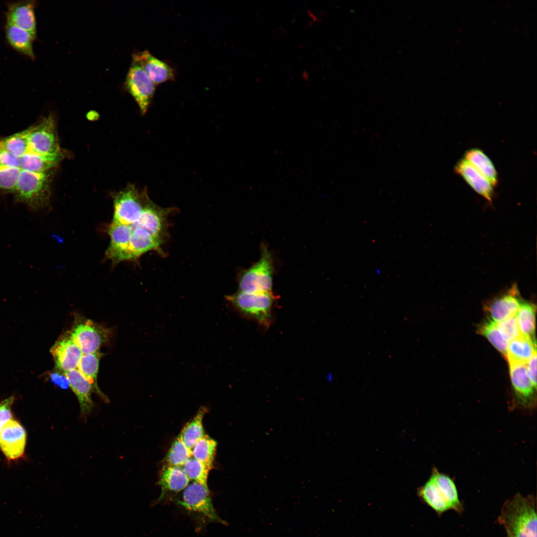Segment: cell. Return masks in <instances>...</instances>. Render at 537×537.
<instances>
[{
	"mask_svg": "<svg viewBox=\"0 0 537 537\" xmlns=\"http://www.w3.org/2000/svg\"><path fill=\"white\" fill-rule=\"evenodd\" d=\"M29 127L0 139V150L20 158L29 151Z\"/></svg>",
	"mask_w": 537,
	"mask_h": 537,
	"instance_id": "obj_29",
	"label": "cell"
},
{
	"mask_svg": "<svg viewBox=\"0 0 537 537\" xmlns=\"http://www.w3.org/2000/svg\"><path fill=\"white\" fill-rule=\"evenodd\" d=\"M479 331L496 349L506 357L508 342L502 336L495 322L491 320L486 321L481 326Z\"/></svg>",
	"mask_w": 537,
	"mask_h": 537,
	"instance_id": "obj_35",
	"label": "cell"
},
{
	"mask_svg": "<svg viewBox=\"0 0 537 537\" xmlns=\"http://www.w3.org/2000/svg\"><path fill=\"white\" fill-rule=\"evenodd\" d=\"M110 242L105 256L113 263L125 261L132 233L131 225L111 222L108 229Z\"/></svg>",
	"mask_w": 537,
	"mask_h": 537,
	"instance_id": "obj_17",
	"label": "cell"
},
{
	"mask_svg": "<svg viewBox=\"0 0 537 537\" xmlns=\"http://www.w3.org/2000/svg\"><path fill=\"white\" fill-rule=\"evenodd\" d=\"M527 363L529 377L533 385L537 388V352L534 353Z\"/></svg>",
	"mask_w": 537,
	"mask_h": 537,
	"instance_id": "obj_41",
	"label": "cell"
},
{
	"mask_svg": "<svg viewBox=\"0 0 537 537\" xmlns=\"http://www.w3.org/2000/svg\"><path fill=\"white\" fill-rule=\"evenodd\" d=\"M125 86L138 104L141 113L144 115L155 94L156 85L139 62L133 58L126 78Z\"/></svg>",
	"mask_w": 537,
	"mask_h": 537,
	"instance_id": "obj_7",
	"label": "cell"
},
{
	"mask_svg": "<svg viewBox=\"0 0 537 537\" xmlns=\"http://www.w3.org/2000/svg\"><path fill=\"white\" fill-rule=\"evenodd\" d=\"M35 0H20L8 2L5 17L6 23L16 25L37 36V24L35 13Z\"/></svg>",
	"mask_w": 537,
	"mask_h": 537,
	"instance_id": "obj_12",
	"label": "cell"
},
{
	"mask_svg": "<svg viewBox=\"0 0 537 537\" xmlns=\"http://www.w3.org/2000/svg\"><path fill=\"white\" fill-rule=\"evenodd\" d=\"M20 171L19 168L0 167V189L13 192Z\"/></svg>",
	"mask_w": 537,
	"mask_h": 537,
	"instance_id": "obj_36",
	"label": "cell"
},
{
	"mask_svg": "<svg viewBox=\"0 0 537 537\" xmlns=\"http://www.w3.org/2000/svg\"><path fill=\"white\" fill-rule=\"evenodd\" d=\"M301 76L302 80H303L305 81H307L310 79V74L306 71H302Z\"/></svg>",
	"mask_w": 537,
	"mask_h": 537,
	"instance_id": "obj_43",
	"label": "cell"
},
{
	"mask_svg": "<svg viewBox=\"0 0 537 537\" xmlns=\"http://www.w3.org/2000/svg\"><path fill=\"white\" fill-rule=\"evenodd\" d=\"M171 209L159 207L148 197L140 219L131 226L141 227L154 237L162 241L165 232L166 217Z\"/></svg>",
	"mask_w": 537,
	"mask_h": 537,
	"instance_id": "obj_15",
	"label": "cell"
},
{
	"mask_svg": "<svg viewBox=\"0 0 537 537\" xmlns=\"http://www.w3.org/2000/svg\"><path fill=\"white\" fill-rule=\"evenodd\" d=\"M189 480L182 468L167 464L162 469L159 483L162 492L166 490L179 492L188 486Z\"/></svg>",
	"mask_w": 537,
	"mask_h": 537,
	"instance_id": "obj_26",
	"label": "cell"
},
{
	"mask_svg": "<svg viewBox=\"0 0 537 537\" xmlns=\"http://www.w3.org/2000/svg\"><path fill=\"white\" fill-rule=\"evenodd\" d=\"M454 171L475 192L492 202L494 186L466 160L464 158L460 160L456 164Z\"/></svg>",
	"mask_w": 537,
	"mask_h": 537,
	"instance_id": "obj_18",
	"label": "cell"
},
{
	"mask_svg": "<svg viewBox=\"0 0 537 537\" xmlns=\"http://www.w3.org/2000/svg\"><path fill=\"white\" fill-rule=\"evenodd\" d=\"M29 128V151L55 154L63 150L60 147L56 120L52 114L43 117Z\"/></svg>",
	"mask_w": 537,
	"mask_h": 537,
	"instance_id": "obj_6",
	"label": "cell"
},
{
	"mask_svg": "<svg viewBox=\"0 0 537 537\" xmlns=\"http://www.w3.org/2000/svg\"><path fill=\"white\" fill-rule=\"evenodd\" d=\"M100 354L98 351L83 355L77 369L91 385L93 392L97 394L104 402H108V397L102 392L97 384Z\"/></svg>",
	"mask_w": 537,
	"mask_h": 537,
	"instance_id": "obj_25",
	"label": "cell"
},
{
	"mask_svg": "<svg viewBox=\"0 0 537 537\" xmlns=\"http://www.w3.org/2000/svg\"><path fill=\"white\" fill-rule=\"evenodd\" d=\"M522 301L517 285L513 284L507 291L490 302L488 311L491 320L499 322L515 316Z\"/></svg>",
	"mask_w": 537,
	"mask_h": 537,
	"instance_id": "obj_14",
	"label": "cell"
},
{
	"mask_svg": "<svg viewBox=\"0 0 537 537\" xmlns=\"http://www.w3.org/2000/svg\"><path fill=\"white\" fill-rule=\"evenodd\" d=\"M272 258L268 247L262 244L259 260L241 274L240 291L247 293L271 292L273 267Z\"/></svg>",
	"mask_w": 537,
	"mask_h": 537,
	"instance_id": "obj_5",
	"label": "cell"
},
{
	"mask_svg": "<svg viewBox=\"0 0 537 537\" xmlns=\"http://www.w3.org/2000/svg\"><path fill=\"white\" fill-rule=\"evenodd\" d=\"M431 476L450 509L461 510V505L453 480L447 475L439 472L436 468L433 469Z\"/></svg>",
	"mask_w": 537,
	"mask_h": 537,
	"instance_id": "obj_27",
	"label": "cell"
},
{
	"mask_svg": "<svg viewBox=\"0 0 537 537\" xmlns=\"http://www.w3.org/2000/svg\"><path fill=\"white\" fill-rule=\"evenodd\" d=\"M418 494L427 505L438 513H442L450 509L432 476L418 489Z\"/></svg>",
	"mask_w": 537,
	"mask_h": 537,
	"instance_id": "obj_28",
	"label": "cell"
},
{
	"mask_svg": "<svg viewBox=\"0 0 537 537\" xmlns=\"http://www.w3.org/2000/svg\"><path fill=\"white\" fill-rule=\"evenodd\" d=\"M192 456V450L185 446L179 435L172 444L166 460L167 465L181 467Z\"/></svg>",
	"mask_w": 537,
	"mask_h": 537,
	"instance_id": "obj_33",
	"label": "cell"
},
{
	"mask_svg": "<svg viewBox=\"0 0 537 537\" xmlns=\"http://www.w3.org/2000/svg\"><path fill=\"white\" fill-rule=\"evenodd\" d=\"M49 378L51 382L63 389L70 387L69 380L64 372L56 370L49 374Z\"/></svg>",
	"mask_w": 537,
	"mask_h": 537,
	"instance_id": "obj_40",
	"label": "cell"
},
{
	"mask_svg": "<svg viewBox=\"0 0 537 537\" xmlns=\"http://www.w3.org/2000/svg\"><path fill=\"white\" fill-rule=\"evenodd\" d=\"M511 379L519 407L532 410L536 406V388L529 377L526 364L509 363Z\"/></svg>",
	"mask_w": 537,
	"mask_h": 537,
	"instance_id": "obj_9",
	"label": "cell"
},
{
	"mask_svg": "<svg viewBox=\"0 0 537 537\" xmlns=\"http://www.w3.org/2000/svg\"><path fill=\"white\" fill-rule=\"evenodd\" d=\"M4 35L8 45L16 52L34 60L33 43L35 38L28 31L9 23H5Z\"/></svg>",
	"mask_w": 537,
	"mask_h": 537,
	"instance_id": "obj_22",
	"label": "cell"
},
{
	"mask_svg": "<svg viewBox=\"0 0 537 537\" xmlns=\"http://www.w3.org/2000/svg\"><path fill=\"white\" fill-rule=\"evenodd\" d=\"M535 310L533 303L523 300L515 315L521 334L532 338L535 328Z\"/></svg>",
	"mask_w": 537,
	"mask_h": 537,
	"instance_id": "obj_32",
	"label": "cell"
},
{
	"mask_svg": "<svg viewBox=\"0 0 537 537\" xmlns=\"http://www.w3.org/2000/svg\"><path fill=\"white\" fill-rule=\"evenodd\" d=\"M14 397L11 396L0 401V433L4 425L12 419V406Z\"/></svg>",
	"mask_w": 537,
	"mask_h": 537,
	"instance_id": "obj_38",
	"label": "cell"
},
{
	"mask_svg": "<svg viewBox=\"0 0 537 537\" xmlns=\"http://www.w3.org/2000/svg\"><path fill=\"white\" fill-rule=\"evenodd\" d=\"M182 469L189 479L207 486L208 475L210 470L202 462L192 456L184 463Z\"/></svg>",
	"mask_w": 537,
	"mask_h": 537,
	"instance_id": "obj_34",
	"label": "cell"
},
{
	"mask_svg": "<svg viewBox=\"0 0 537 537\" xmlns=\"http://www.w3.org/2000/svg\"><path fill=\"white\" fill-rule=\"evenodd\" d=\"M227 299L243 315L253 319L265 327L269 326L275 299L272 292L247 293L239 291L227 296Z\"/></svg>",
	"mask_w": 537,
	"mask_h": 537,
	"instance_id": "obj_3",
	"label": "cell"
},
{
	"mask_svg": "<svg viewBox=\"0 0 537 537\" xmlns=\"http://www.w3.org/2000/svg\"><path fill=\"white\" fill-rule=\"evenodd\" d=\"M53 170L34 173L21 170L13 191L16 201L33 211L47 206L51 194Z\"/></svg>",
	"mask_w": 537,
	"mask_h": 537,
	"instance_id": "obj_2",
	"label": "cell"
},
{
	"mask_svg": "<svg viewBox=\"0 0 537 537\" xmlns=\"http://www.w3.org/2000/svg\"><path fill=\"white\" fill-rule=\"evenodd\" d=\"M149 197L146 190H140L128 184L113 196L114 213L112 221L131 225L140 218L146 201Z\"/></svg>",
	"mask_w": 537,
	"mask_h": 537,
	"instance_id": "obj_4",
	"label": "cell"
},
{
	"mask_svg": "<svg viewBox=\"0 0 537 537\" xmlns=\"http://www.w3.org/2000/svg\"><path fill=\"white\" fill-rule=\"evenodd\" d=\"M66 155L64 150L55 154H40L29 151L20 158V168L34 173L46 172L55 168Z\"/></svg>",
	"mask_w": 537,
	"mask_h": 537,
	"instance_id": "obj_20",
	"label": "cell"
},
{
	"mask_svg": "<svg viewBox=\"0 0 537 537\" xmlns=\"http://www.w3.org/2000/svg\"><path fill=\"white\" fill-rule=\"evenodd\" d=\"M132 58L137 60L150 80L156 86L175 80V72L167 63L158 59L148 50L135 53Z\"/></svg>",
	"mask_w": 537,
	"mask_h": 537,
	"instance_id": "obj_16",
	"label": "cell"
},
{
	"mask_svg": "<svg viewBox=\"0 0 537 537\" xmlns=\"http://www.w3.org/2000/svg\"><path fill=\"white\" fill-rule=\"evenodd\" d=\"M495 323L502 336L508 342L522 335L515 316L503 321L495 322Z\"/></svg>",
	"mask_w": 537,
	"mask_h": 537,
	"instance_id": "obj_37",
	"label": "cell"
},
{
	"mask_svg": "<svg viewBox=\"0 0 537 537\" xmlns=\"http://www.w3.org/2000/svg\"><path fill=\"white\" fill-rule=\"evenodd\" d=\"M307 14L309 18L310 24H315L319 22L320 19L319 16L311 10H307Z\"/></svg>",
	"mask_w": 537,
	"mask_h": 537,
	"instance_id": "obj_42",
	"label": "cell"
},
{
	"mask_svg": "<svg viewBox=\"0 0 537 537\" xmlns=\"http://www.w3.org/2000/svg\"><path fill=\"white\" fill-rule=\"evenodd\" d=\"M109 334L107 329L90 320L78 319L69 335L84 355L98 351Z\"/></svg>",
	"mask_w": 537,
	"mask_h": 537,
	"instance_id": "obj_8",
	"label": "cell"
},
{
	"mask_svg": "<svg viewBox=\"0 0 537 537\" xmlns=\"http://www.w3.org/2000/svg\"><path fill=\"white\" fill-rule=\"evenodd\" d=\"M464 159L486 178L494 186L499 182L497 170L491 159L481 149L471 148L465 152Z\"/></svg>",
	"mask_w": 537,
	"mask_h": 537,
	"instance_id": "obj_24",
	"label": "cell"
},
{
	"mask_svg": "<svg viewBox=\"0 0 537 537\" xmlns=\"http://www.w3.org/2000/svg\"><path fill=\"white\" fill-rule=\"evenodd\" d=\"M180 503L186 509L198 512L219 523L223 521L213 507L207 486L193 482L184 489Z\"/></svg>",
	"mask_w": 537,
	"mask_h": 537,
	"instance_id": "obj_10",
	"label": "cell"
},
{
	"mask_svg": "<svg viewBox=\"0 0 537 537\" xmlns=\"http://www.w3.org/2000/svg\"><path fill=\"white\" fill-rule=\"evenodd\" d=\"M64 373L69 380L70 388L79 401L81 415L85 418L94 407L91 397V393L93 392L92 388L77 368Z\"/></svg>",
	"mask_w": 537,
	"mask_h": 537,
	"instance_id": "obj_19",
	"label": "cell"
},
{
	"mask_svg": "<svg viewBox=\"0 0 537 537\" xmlns=\"http://www.w3.org/2000/svg\"><path fill=\"white\" fill-rule=\"evenodd\" d=\"M206 411V408L201 407L193 418L186 424L179 434L184 444L191 450L204 435L202 419Z\"/></svg>",
	"mask_w": 537,
	"mask_h": 537,
	"instance_id": "obj_30",
	"label": "cell"
},
{
	"mask_svg": "<svg viewBox=\"0 0 537 537\" xmlns=\"http://www.w3.org/2000/svg\"><path fill=\"white\" fill-rule=\"evenodd\" d=\"M20 158L9 153L0 150V167H17L20 168Z\"/></svg>",
	"mask_w": 537,
	"mask_h": 537,
	"instance_id": "obj_39",
	"label": "cell"
},
{
	"mask_svg": "<svg viewBox=\"0 0 537 537\" xmlns=\"http://www.w3.org/2000/svg\"><path fill=\"white\" fill-rule=\"evenodd\" d=\"M216 447V442L208 435H204L192 448V457L202 462L211 470L215 457Z\"/></svg>",
	"mask_w": 537,
	"mask_h": 537,
	"instance_id": "obj_31",
	"label": "cell"
},
{
	"mask_svg": "<svg viewBox=\"0 0 537 537\" xmlns=\"http://www.w3.org/2000/svg\"><path fill=\"white\" fill-rule=\"evenodd\" d=\"M26 442L25 430L18 421L11 419L4 425L0 433V448L9 461L23 457Z\"/></svg>",
	"mask_w": 537,
	"mask_h": 537,
	"instance_id": "obj_11",
	"label": "cell"
},
{
	"mask_svg": "<svg viewBox=\"0 0 537 537\" xmlns=\"http://www.w3.org/2000/svg\"><path fill=\"white\" fill-rule=\"evenodd\" d=\"M500 519L508 537H537V514L533 497L516 494L505 503Z\"/></svg>",
	"mask_w": 537,
	"mask_h": 537,
	"instance_id": "obj_1",
	"label": "cell"
},
{
	"mask_svg": "<svg viewBox=\"0 0 537 537\" xmlns=\"http://www.w3.org/2000/svg\"><path fill=\"white\" fill-rule=\"evenodd\" d=\"M536 351V343L531 337L521 335L508 343L506 358L509 363L527 364Z\"/></svg>",
	"mask_w": 537,
	"mask_h": 537,
	"instance_id": "obj_23",
	"label": "cell"
},
{
	"mask_svg": "<svg viewBox=\"0 0 537 537\" xmlns=\"http://www.w3.org/2000/svg\"><path fill=\"white\" fill-rule=\"evenodd\" d=\"M57 370L65 372L77 368L83 353L69 334L60 338L50 349Z\"/></svg>",
	"mask_w": 537,
	"mask_h": 537,
	"instance_id": "obj_13",
	"label": "cell"
},
{
	"mask_svg": "<svg viewBox=\"0 0 537 537\" xmlns=\"http://www.w3.org/2000/svg\"><path fill=\"white\" fill-rule=\"evenodd\" d=\"M131 227L132 233L125 261L135 260L143 254L160 247L162 241L154 237L141 227Z\"/></svg>",
	"mask_w": 537,
	"mask_h": 537,
	"instance_id": "obj_21",
	"label": "cell"
}]
</instances>
